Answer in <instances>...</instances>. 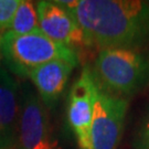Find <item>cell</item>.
<instances>
[{
    "instance_id": "cell-11",
    "label": "cell",
    "mask_w": 149,
    "mask_h": 149,
    "mask_svg": "<svg viewBox=\"0 0 149 149\" xmlns=\"http://www.w3.org/2000/svg\"><path fill=\"white\" fill-rule=\"evenodd\" d=\"M20 3V0H0V33L1 36L10 30L11 23Z\"/></svg>"
},
{
    "instance_id": "cell-4",
    "label": "cell",
    "mask_w": 149,
    "mask_h": 149,
    "mask_svg": "<svg viewBox=\"0 0 149 149\" xmlns=\"http://www.w3.org/2000/svg\"><path fill=\"white\" fill-rule=\"evenodd\" d=\"M98 88L90 65H85L68 97V122L81 149H93L92 123Z\"/></svg>"
},
{
    "instance_id": "cell-9",
    "label": "cell",
    "mask_w": 149,
    "mask_h": 149,
    "mask_svg": "<svg viewBox=\"0 0 149 149\" xmlns=\"http://www.w3.org/2000/svg\"><path fill=\"white\" fill-rule=\"evenodd\" d=\"M74 68L69 62L55 60L29 72L28 77L37 87L39 97L45 106L52 107L59 102Z\"/></svg>"
},
{
    "instance_id": "cell-3",
    "label": "cell",
    "mask_w": 149,
    "mask_h": 149,
    "mask_svg": "<svg viewBox=\"0 0 149 149\" xmlns=\"http://www.w3.org/2000/svg\"><path fill=\"white\" fill-rule=\"evenodd\" d=\"M0 38L2 59L10 72L17 76L28 77L31 70L55 60L69 62L74 66L79 64L75 49L55 42L40 29L27 34L8 31Z\"/></svg>"
},
{
    "instance_id": "cell-6",
    "label": "cell",
    "mask_w": 149,
    "mask_h": 149,
    "mask_svg": "<svg viewBox=\"0 0 149 149\" xmlns=\"http://www.w3.org/2000/svg\"><path fill=\"white\" fill-rule=\"evenodd\" d=\"M54 141L51 139L47 106L31 87L26 85L22 92L19 117V149H50Z\"/></svg>"
},
{
    "instance_id": "cell-7",
    "label": "cell",
    "mask_w": 149,
    "mask_h": 149,
    "mask_svg": "<svg viewBox=\"0 0 149 149\" xmlns=\"http://www.w3.org/2000/svg\"><path fill=\"white\" fill-rule=\"evenodd\" d=\"M39 29L55 42L70 48L84 45V36L74 12L58 1L37 2Z\"/></svg>"
},
{
    "instance_id": "cell-8",
    "label": "cell",
    "mask_w": 149,
    "mask_h": 149,
    "mask_svg": "<svg viewBox=\"0 0 149 149\" xmlns=\"http://www.w3.org/2000/svg\"><path fill=\"white\" fill-rule=\"evenodd\" d=\"M20 101L18 83L5 69L0 68V149L16 148Z\"/></svg>"
},
{
    "instance_id": "cell-5",
    "label": "cell",
    "mask_w": 149,
    "mask_h": 149,
    "mask_svg": "<svg viewBox=\"0 0 149 149\" xmlns=\"http://www.w3.org/2000/svg\"><path fill=\"white\" fill-rule=\"evenodd\" d=\"M127 109L128 100L98 90L92 123L93 149H117Z\"/></svg>"
},
{
    "instance_id": "cell-10",
    "label": "cell",
    "mask_w": 149,
    "mask_h": 149,
    "mask_svg": "<svg viewBox=\"0 0 149 149\" xmlns=\"http://www.w3.org/2000/svg\"><path fill=\"white\" fill-rule=\"evenodd\" d=\"M39 29L37 7L32 1L20 0L9 31L16 34H27Z\"/></svg>"
},
{
    "instance_id": "cell-13",
    "label": "cell",
    "mask_w": 149,
    "mask_h": 149,
    "mask_svg": "<svg viewBox=\"0 0 149 149\" xmlns=\"http://www.w3.org/2000/svg\"><path fill=\"white\" fill-rule=\"evenodd\" d=\"M50 149H61V147L59 146V144H58V141L55 140V141H54V144L52 145V147H51Z\"/></svg>"
},
{
    "instance_id": "cell-1",
    "label": "cell",
    "mask_w": 149,
    "mask_h": 149,
    "mask_svg": "<svg viewBox=\"0 0 149 149\" xmlns=\"http://www.w3.org/2000/svg\"><path fill=\"white\" fill-rule=\"evenodd\" d=\"M84 45L140 49L149 43V2L140 0H77L74 11Z\"/></svg>"
},
{
    "instance_id": "cell-12",
    "label": "cell",
    "mask_w": 149,
    "mask_h": 149,
    "mask_svg": "<svg viewBox=\"0 0 149 149\" xmlns=\"http://www.w3.org/2000/svg\"><path fill=\"white\" fill-rule=\"evenodd\" d=\"M134 147L135 149H149V111L135 135Z\"/></svg>"
},
{
    "instance_id": "cell-14",
    "label": "cell",
    "mask_w": 149,
    "mask_h": 149,
    "mask_svg": "<svg viewBox=\"0 0 149 149\" xmlns=\"http://www.w3.org/2000/svg\"><path fill=\"white\" fill-rule=\"evenodd\" d=\"M1 60H2V52H1V38H0V63H1Z\"/></svg>"
},
{
    "instance_id": "cell-2",
    "label": "cell",
    "mask_w": 149,
    "mask_h": 149,
    "mask_svg": "<svg viewBox=\"0 0 149 149\" xmlns=\"http://www.w3.org/2000/svg\"><path fill=\"white\" fill-rule=\"evenodd\" d=\"M91 72L100 91L128 100L149 86V53L140 49L102 50Z\"/></svg>"
}]
</instances>
